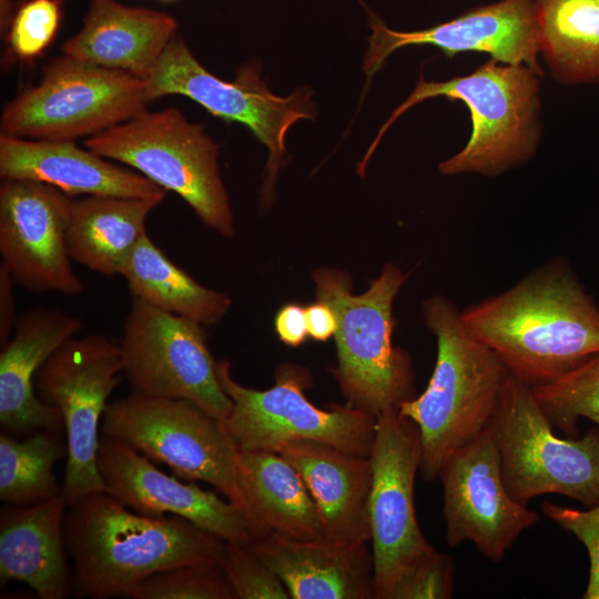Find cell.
Wrapping results in <instances>:
<instances>
[{
	"label": "cell",
	"instance_id": "obj_2",
	"mask_svg": "<svg viewBox=\"0 0 599 599\" xmlns=\"http://www.w3.org/2000/svg\"><path fill=\"white\" fill-rule=\"evenodd\" d=\"M64 541L77 597H126L152 575L217 562L226 541L179 516H148L105 491L68 507Z\"/></svg>",
	"mask_w": 599,
	"mask_h": 599
},
{
	"label": "cell",
	"instance_id": "obj_23",
	"mask_svg": "<svg viewBox=\"0 0 599 599\" xmlns=\"http://www.w3.org/2000/svg\"><path fill=\"white\" fill-rule=\"evenodd\" d=\"M63 494L28 506L7 505L0 514L1 583L21 581L40 599H64L73 590L67 560Z\"/></svg>",
	"mask_w": 599,
	"mask_h": 599
},
{
	"label": "cell",
	"instance_id": "obj_32",
	"mask_svg": "<svg viewBox=\"0 0 599 599\" xmlns=\"http://www.w3.org/2000/svg\"><path fill=\"white\" fill-rule=\"evenodd\" d=\"M61 0H27L13 12L7 38L21 60L39 57L54 39L61 22Z\"/></svg>",
	"mask_w": 599,
	"mask_h": 599
},
{
	"label": "cell",
	"instance_id": "obj_31",
	"mask_svg": "<svg viewBox=\"0 0 599 599\" xmlns=\"http://www.w3.org/2000/svg\"><path fill=\"white\" fill-rule=\"evenodd\" d=\"M132 599H234L221 561L183 565L156 572L129 596Z\"/></svg>",
	"mask_w": 599,
	"mask_h": 599
},
{
	"label": "cell",
	"instance_id": "obj_6",
	"mask_svg": "<svg viewBox=\"0 0 599 599\" xmlns=\"http://www.w3.org/2000/svg\"><path fill=\"white\" fill-rule=\"evenodd\" d=\"M84 144L176 193L205 225L224 237L234 235L233 214L219 167L220 146L203 125L190 122L179 109L144 110L89 136Z\"/></svg>",
	"mask_w": 599,
	"mask_h": 599
},
{
	"label": "cell",
	"instance_id": "obj_20",
	"mask_svg": "<svg viewBox=\"0 0 599 599\" xmlns=\"http://www.w3.org/2000/svg\"><path fill=\"white\" fill-rule=\"evenodd\" d=\"M0 176L52 185L67 195L165 197L166 191L140 174L74 144L0 138Z\"/></svg>",
	"mask_w": 599,
	"mask_h": 599
},
{
	"label": "cell",
	"instance_id": "obj_12",
	"mask_svg": "<svg viewBox=\"0 0 599 599\" xmlns=\"http://www.w3.org/2000/svg\"><path fill=\"white\" fill-rule=\"evenodd\" d=\"M121 374L119 344L89 334L64 342L34 377L39 398L55 407L63 422L67 463L62 494L68 506L104 491L98 468L99 426Z\"/></svg>",
	"mask_w": 599,
	"mask_h": 599
},
{
	"label": "cell",
	"instance_id": "obj_3",
	"mask_svg": "<svg viewBox=\"0 0 599 599\" xmlns=\"http://www.w3.org/2000/svg\"><path fill=\"white\" fill-rule=\"evenodd\" d=\"M422 313L437 339V357L426 389L398 405L419 430V471L438 478L448 458L488 428L509 372L496 354L465 327L449 298H426Z\"/></svg>",
	"mask_w": 599,
	"mask_h": 599
},
{
	"label": "cell",
	"instance_id": "obj_14",
	"mask_svg": "<svg viewBox=\"0 0 599 599\" xmlns=\"http://www.w3.org/2000/svg\"><path fill=\"white\" fill-rule=\"evenodd\" d=\"M369 460L375 592L377 599H392L402 578L434 549L419 528L414 501L420 464L419 430L398 406L376 416Z\"/></svg>",
	"mask_w": 599,
	"mask_h": 599
},
{
	"label": "cell",
	"instance_id": "obj_9",
	"mask_svg": "<svg viewBox=\"0 0 599 599\" xmlns=\"http://www.w3.org/2000/svg\"><path fill=\"white\" fill-rule=\"evenodd\" d=\"M101 426L102 435L165 464L176 476L213 486L248 521L238 480V447L222 422L194 403L132 393L108 404Z\"/></svg>",
	"mask_w": 599,
	"mask_h": 599
},
{
	"label": "cell",
	"instance_id": "obj_28",
	"mask_svg": "<svg viewBox=\"0 0 599 599\" xmlns=\"http://www.w3.org/2000/svg\"><path fill=\"white\" fill-rule=\"evenodd\" d=\"M540 54L560 84L599 82V0H534Z\"/></svg>",
	"mask_w": 599,
	"mask_h": 599
},
{
	"label": "cell",
	"instance_id": "obj_19",
	"mask_svg": "<svg viewBox=\"0 0 599 599\" xmlns=\"http://www.w3.org/2000/svg\"><path fill=\"white\" fill-rule=\"evenodd\" d=\"M82 327L78 317L43 306L18 317L13 336L0 353V422L6 430L30 434L63 428L59 410L34 393V377L45 361Z\"/></svg>",
	"mask_w": 599,
	"mask_h": 599
},
{
	"label": "cell",
	"instance_id": "obj_36",
	"mask_svg": "<svg viewBox=\"0 0 599 599\" xmlns=\"http://www.w3.org/2000/svg\"><path fill=\"white\" fill-rule=\"evenodd\" d=\"M275 331L285 345L297 347L308 335L305 308L297 304L283 306L275 316Z\"/></svg>",
	"mask_w": 599,
	"mask_h": 599
},
{
	"label": "cell",
	"instance_id": "obj_8",
	"mask_svg": "<svg viewBox=\"0 0 599 599\" xmlns=\"http://www.w3.org/2000/svg\"><path fill=\"white\" fill-rule=\"evenodd\" d=\"M261 72V62L252 60L237 69L235 80L224 81L207 71L175 35L143 81L150 102L163 95H183L209 113L250 129L268 150L262 186V203L268 204L284 163L286 133L300 120H315L317 113L307 87L287 97L276 95Z\"/></svg>",
	"mask_w": 599,
	"mask_h": 599
},
{
	"label": "cell",
	"instance_id": "obj_25",
	"mask_svg": "<svg viewBox=\"0 0 599 599\" xmlns=\"http://www.w3.org/2000/svg\"><path fill=\"white\" fill-rule=\"evenodd\" d=\"M237 471L253 539L270 534L324 539L316 504L300 473L282 455L238 448Z\"/></svg>",
	"mask_w": 599,
	"mask_h": 599
},
{
	"label": "cell",
	"instance_id": "obj_24",
	"mask_svg": "<svg viewBox=\"0 0 599 599\" xmlns=\"http://www.w3.org/2000/svg\"><path fill=\"white\" fill-rule=\"evenodd\" d=\"M167 12L129 7L116 0H91L81 29L62 52L82 62L144 79L176 35Z\"/></svg>",
	"mask_w": 599,
	"mask_h": 599
},
{
	"label": "cell",
	"instance_id": "obj_11",
	"mask_svg": "<svg viewBox=\"0 0 599 599\" xmlns=\"http://www.w3.org/2000/svg\"><path fill=\"white\" fill-rule=\"evenodd\" d=\"M230 362L217 363L219 382L233 406L223 427L240 449L275 451L293 440H314L369 457L376 416L348 405L318 408L305 396L306 369L282 365L265 390L245 387L231 375Z\"/></svg>",
	"mask_w": 599,
	"mask_h": 599
},
{
	"label": "cell",
	"instance_id": "obj_35",
	"mask_svg": "<svg viewBox=\"0 0 599 599\" xmlns=\"http://www.w3.org/2000/svg\"><path fill=\"white\" fill-rule=\"evenodd\" d=\"M541 509L549 519L575 535L587 548L590 573L583 598L599 599V504L580 510L546 501Z\"/></svg>",
	"mask_w": 599,
	"mask_h": 599
},
{
	"label": "cell",
	"instance_id": "obj_18",
	"mask_svg": "<svg viewBox=\"0 0 599 599\" xmlns=\"http://www.w3.org/2000/svg\"><path fill=\"white\" fill-rule=\"evenodd\" d=\"M98 468L104 491L136 512L179 516L230 542L254 538L246 517L230 500L164 474L121 440L100 438Z\"/></svg>",
	"mask_w": 599,
	"mask_h": 599
},
{
	"label": "cell",
	"instance_id": "obj_34",
	"mask_svg": "<svg viewBox=\"0 0 599 599\" xmlns=\"http://www.w3.org/2000/svg\"><path fill=\"white\" fill-rule=\"evenodd\" d=\"M453 592V559L434 548L402 578L392 599H449Z\"/></svg>",
	"mask_w": 599,
	"mask_h": 599
},
{
	"label": "cell",
	"instance_id": "obj_13",
	"mask_svg": "<svg viewBox=\"0 0 599 599\" xmlns=\"http://www.w3.org/2000/svg\"><path fill=\"white\" fill-rule=\"evenodd\" d=\"M119 347L134 394L187 399L220 422L229 416L233 403L199 323L133 297Z\"/></svg>",
	"mask_w": 599,
	"mask_h": 599
},
{
	"label": "cell",
	"instance_id": "obj_27",
	"mask_svg": "<svg viewBox=\"0 0 599 599\" xmlns=\"http://www.w3.org/2000/svg\"><path fill=\"white\" fill-rule=\"evenodd\" d=\"M120 275L134 298L167 313L211 326L230 308V297L204 287L175 265L148 233L125 260Z\"/></svg>",
	"mask_w": 599,
	"mask_h": 599
},
{
	"label": "cell",
	"instance_id": "obj_1",
	"mask_svg": "<svg viewBox=\"0 0 599 599\" xmlns=\"http://www.w3.org/2000/svg\"><path fill=\"white\" fill-rule=\"evenodd\" d=\"M460 317L509 374L531 388L552 383L599 353V305L562 256L466 306Z\"/></svg>",
	"mask_w": 599,
	"mask_h": 599
},
{
	"label": "cell",
	"instance_id": "obj_26",
	"mask_svg": "<svg viewBox=\"0 0 599 599\" xmlns=\"http://www.w3.org/2000/svg\"><path fill=\"white\" fill-rule=\"evenodd\" d=\"M163 200L89 195L72 201L65 234L71 260L101 275L120 274L146 234L149 214Z\"/></svg>",
	"mask_w": 599,
	"mask_h": 599
},
{
	"label": "cell",
	"instance_id": "obj_22",
	"mask_svg": "<svg viewBox=\"0 0 599 599\" xmlns=\"http://www.w3.org/2000/svg\"><path fill=\"white\" fill-rule=\"evenodd\" d=\"M282 455L302 476L314 499L324 539L339 545L370 542L369 457L314 440H293Z\"/></svg>",
	"mask_w": 599,
	"mask_h": 599
},
{
	"label": "cell",
	"instance_id": "obj_10",
	"mask_svg": "<svg viewBox=\"0 0 599 599\" xmlns=\"http://www.w3.org/2000/svg\"><path fill=\"white\" fill-rule=\"evenodd\" d=\"M149 102L142 79L63 54L6 105L1 124L16 138L74 141L132 119Z\"/></svg>",
	"mask_w": 599,
	"mask_h": 599
},
{
	"label": "cell",
	"instance_id": "obj_39",
	"mask_svg": "<svg viewBox=\"0 0 599 599\" xmlns=\"http://www.w3.org/2000/svg\"><path fill=\"white\" fill-rule=\"evenodd\" d=\"M13 14V0H0V28L7 31Z\"/></svg>",
	"mask_w": 599,
	"mask_h": 599
},
{
	"label": "cell",
	"instance_id": "obj_5",
	"mask_svg": "<svg viewBox=\"0 0 599 599\" xmlns=\"http://www.w3.org/2000/svg\"><path fill=\"white\" fill-rule=\"evenodd\" d=\"M313 278L317 301L329 305L336 316L338 365L333 373L346 405L377 416L413 398L410 359L392 343L393 304L408 274L387 263L361 295L351 293L345 273L321 268Z\"/></svg>",
	"mask_w": 599,
	"mask_h": 599
},
{
	"label": "cell",
	"instance_id": "obj_17",
	"mask_svg": "<svg viewBox=\"0 0 599 599\" xmlns=\"http://www.w3.org/2000/svg\"><path fill=\"white\" fill-rule=\"evenodd\" d=\"M368 27L372 34L363 59L367 81L394 51L424 44L440 49L448 58L461 52H484L490 59L525 64L544 75L538 62L540 37L534 0H500L414 31L393 30L368 10Z\"/></svg>",
	"mask_w": 599,
	"mask_h": 599
},
{
	"label": "cell",
	"instance_id": "obj_15",
	"mask_svg": "<svg viewBox=\"0 0 599 599\" xmlns=\"http://www.w3.org/2000/svg\"><path fill=\"white\" fill-rule=\"evenodd\" d=\"M438 478L449 547L471 541L483 556L498 562L539 519L509 494L489 428L451 455Z\"/></svg>",
	"mask_w": 599,
	"mask_h": 599
},
{
	"label": "cell",
	"instance_id": "obj_33",
	"mask_svg": "<svg viewBox=\"0 0 599 599\" xmlns=\"http://www.w3.org/2000/svg\"><path fill=\"white\" fill-rule=\"evenodd\" d=\"M234 599H288L280 577L258 559L247 544L226 541L221 560Z\"/></svg>",
	"mask_w": 599,
	"mask_h": 599
},
{
	"label": "cell",
	"instance_id": "obj_30",
	"mask_svg": "<svg viewBox=\"0 0 599 599\" xmlns=\"http://www.w3.org/2000/svg\"><path fill=\"white\" fill-rule=\"evenodd\" d=\"M552 426L568 435L580 417L599 425V353L550 384L532 388Z\"/></svg>",
	"mask_w": 599,
	"mask_h": 599
},
{
	"label": "cell",
	"instance_id": "obj_37",
	"mask_svg": "<svg viewBox=\"0 0 599 599\" xmlns=\"http://www.w3.org/2000/svg\"><path fill=\"white\" fill-rule=\"evenodd\" d=\"M16 282L9 272L0 265V343L4 346L13 334L18 317L14 298Z\"/></svg>",
	"mask_w": 599,
	"mask_h": 599
},
{
	"label": "cell",
	"instance_id": "obj_16",
	"mask_svg": "<svg viewBox=\"0 0 599 599\" xmlns=\"http://www.w3.org/2000/svg\"><path fill=\"white\" fill-rule=\"evenodd\" d=\"M71 205L72 200L52 185L2 179L0 265L17 285L32 293L77 295L84 291L65 243Z\"/></svg>",
	"mask_w": 599,
	"mask_h": 599
},
{
	"label": "cell",
	"instance_id": "obj_29",
	"mask_svg": "<svg viewBox=\"0 0 599 599\" xmlns=\"http://www.w3.org/2000/svg\"><path fill=\"white\" fill-rule=\"evenodd\" d=\"M60 432L34 430L19 440L0 436V499L6 505L28 506L62 495L53 474L54 464L67 454Z\"/></svg>",
	"mask_w": 599,
	"mask_h": 599
},
{
	"label": "cell",
	"instance_id": "obj_21",
	"mask_svg": "<svg viewBox=\"0 0 599 599\" xmlns=\"http://www.w3.org/2000/svg\"><path fill=\"white\" fill-rule=\"evenodd\" d=\"M369 544L294 540L270 534L247 546L280 577L291 599H374Z\"/></svg>",
	"mask_w": 599,
	"mask_h": 599
},
{
	"label": "cell",
	"instance_id": "obj_7",
	"mask_svg": "<svg viewBox=\"0 0 599 599\" xmlns=\"http://www.w3.org/2000/svg\"><path fill=\"white\" fill-rule=\"evenodd\" d=\"M497 446L504 483L521 505L560 494L586 506L599 504V429L562 439L534 389L509 374L488 426Z\"/></svg>",
	"mask_w": 599,
	"mask_h": 599
},
{
	"label": "cell",
	"instance_id": "obj_4",
	"mask_svg": "<svg viewBox=\"0 0 599 599\" xmlns=\"http://www.w3.org/2000/svg\"><path fill=\"white\" fill-rule=\"evenodd\" d=\"M525 64L489 59L475 71L446 81L419 77L410 94L392 112L357 165L364 176L367 162L390 125L414 105L436 97L464 102L471 120L467 144L441 161L443 175L498 176L527 163L541 140L540 79Z\"/></svg>",
	"mask_w": 599,
	"mask_h": 599
},
{
	"label": "cell",
	"instance_id": "obj_38",
	"mask_svg": "<svg viewBox=\"0 0 599 599\" xmlns=\"http://www.w3.org/2000/svg\"><path fill=\"white\" fill-rule=\"evenodd\" d=\"M308 336L316 341L331 338L337 326L332 307L321 301L305 307Z\"/></svg>",
	"mask_w": 599,
	"mask_h": 599
},
{
	"label": "cell",
	"instance_id": "obj_40",
	"mask_svg": "<svg viewBox=\"0 0 599 599\" xmlns=\"http://www.w3.org/2000/svg\"><path fill=\"white\" fill-rule=\"evenodd\" d=\"M162 1H174V0H162Z\"/></svg>",
	"mask_w": 599,
	"mask_h": 599
}]
</instances>
